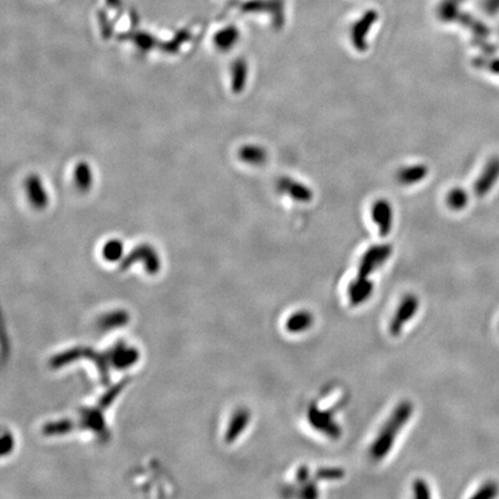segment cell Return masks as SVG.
<instances>
[{"label": "cell", "instance_id": "14", "mask_svg": "<svg viewBox=\"0 0 499 499\" xmlns=\"http://www.w3.org/2000/svg\"><path fill=\"white\" fill-rule=\"evenodd\" d=\"M412 491H414V497L417 499L431 498L429 485L422 478L415 480L414 484H412Z\"/></svg>", "mask_w": 499, "mask_h": 499}, {"label": "cell", "instance_id": "18", "mask_svg": "<svg viewBox=\"0 0 499 499\" xmlns=\"http://www.w3.org/2000/svg\"><path fill=\"white\" fill-rule=\"evenodd\" d=\"M303 497L305 498H315L318 497V490H317V485L313 482H306L303 489Z\"/></svg>", "mask_w": 499, "mask_h": 499}, {"label": "cell", "instance_id": "10", "mask_svg": "<svg viewBox=\"0 0 499 499\" xmlns=\"http://www.w3.org/2000/svg\"><path fill=\"white\" fill-rule=\"evenodd\" d=\"M426 166H412L409 168L400 170L398 173V180L401 184H414L423 180L426 175Z\"/></svg>", "mask_w": 499, "mask_h": 499}, {"label": "cell", "instance_id": "6", "mask_svg": "<svg viewBox=\"0 0 499 499\" xmlns=\"http://www.w3.org/2000/svg\"><path fill=\"white\" fill-rule=\"evenodd\" d=\"M374 291V283L367 279H358L353 281L348 287V296L350 303L353 305L362 304L370 297Z\"/></svg>", "mask_w": 499, "mask_h": 499}, {"label": "cell", "instance_id": "15", "mask_svg": "<svg viewBox=\"0 0 499 499\" xmlns=\"http://www.w3.org/2000/svg\"><path fill=\"white\" fill-rule=\"evenodd\" d=\"M466 201H467L466 200V193H464V191L461 190L452 191V192L448 194V198H447V202H448L450 207L454 208V209H459V208L464 207Z\"/></svg>", "mask_w": 499, "mask_h": 499}, {"label": "cell", "instance_id": "13", "mask_svg": "<svg viewBox=\"0 0 499 499\" xmlns=\"http://www.w3.org/2000/svg\"><path fill=\"white\" fill-rule=\"evenodd\" d=\"M343 476H344V471L341 468H320V469L315 471V478L317 480H329V481H332V480H340Z\"/></svg>", "mask_w": 499, "mask_h": 499}, {"label": "cell", "instance_id": "1", "mask_svg": "<svg viewBox=\"0 0 499 499\" xmlns=\"http://www.w3.org/2000/svg\"><path fill=\"white\" fill-rule=\"evenodd\" d=\"M412 410H414V405L412 402L403 401L396 405L394 412H392L391 417L386 422L384 428L381 429L371 446V457H374V460H381L383 457L387 455L388 452L394 445L395 438H396L399 431L410 419Z\"/></svg>", "mask_w": 499, "mask_h": 499}, {"label": "cell", "instance_id": "17", "mask_svg": "<svg viewBox=\"0 0 499 499\" xmlns=\"http://www.w3.org/2000/svg\"><path fill=\"white\" fill-rule=\"evenodd\" d=\"M76 176H78L76 177V180H78V184H79L80 186L83 187V189L89 186L91 177H90V171L88 166H86V164L79 166V168L76 170Z\"/></svg>", "mask_w": 499, "mask_h": 499}, {"label": "cell", "instance_id": "16", "mask_svg": "<svg viewBox=\"0 0 499 499\" xmlns=\"http://www.w3.org/2000/svg\"><path fill=\"white\" fill-rule=\"evenodd\" d=\"M121 252H123V245L117 240L107 243L104 247V256L107 260H117L118 256H121Z\"/></svg>", "mask_w": 499, "mask_h": 499}, {"label": "cell", "instance_id": "3", "mask_svg": "<svg viewBox=\"0 0 499 499\" xmlns=\"http://www.w3.org/2000/svg\"><path fill=\"white\" fill-rule=\"evenodd\" d=\"M419 298L416 297L415 295H407L402 299L398 310L395 312L394 317L392 319L391 325H389V332L392 335L399 336L401 334L405 322H408L415 315L416 312L419 310Z\"/></svg>", "mask_w": 499, "mask_h": 499}, {"label": "cell", "instance_id": "11", "mask_svg": "<svg viewBox=\"0 0 499 499\" xmlns=\"http://www.w3.org/2000/svg\"><path fill=\"white\" fill-rule=\"evenodd\" d=\"M27 191L30 195V200L34 202L36 206H43L46 200V194H45L44 189L38 178H30L27 182Z\"/></svg>", "mask_w": 499, "mask_h": 499}, {"label": "cell", "instance_id": "2", "mask_svg": "<svg viewBox=\"0 0 499 499\" xmlns=\"http://www.w3.org/2000/svg\"><path fill=\"white\" fill-rule=\"evenodd\" d=\"M308 421L311 423V426L315 429L325 433L326 436L333 439H338L341 437L342 430L340 428L339 424L334 421L332 412L327 410H320L315 405H311V408L308 409Z\"/></svg>", "mask_w": 499, "mask_h": 499}, {"label": "cell", "instance_id": "4", "mask_svg": "<svg viewBox=\"0 0 499 499\" xmlns=\"http://www.w3.org/2000/svg\"><path fill=\"white\" fill-rule=\"evenodd\" d=\"M392 247L389 245H377L367 250L360 261L358 268V279H367V277L374 272L378 266L383 263L391 256Z\"/></svg>", "mask_w": 499, "mask_h": 499}, {"label": "cell", "instance_id": "8", "mask_svg": "<svg viewBox=\"0 0 499 499\" xmlns=\"http://www.w3.org/2000/svg\"><path fill=\"white\" fill-rule=\"evenodd\" d=\"M250 419H251V416L246 409L237 410L232 417V421L230 422L228 431H227V440L234 441L239 436V433H242L243 430L245 429Z\"/></svg>", "mask_w": 499, "mask_h": 499}, {"label": "cell", "instance_id": "7", "mask_svg": "<svg viewBox=\"0 0 499 499\" xmlns=\"http://www.w3.org/2000/svg\"><path fill=\"white\" fill-rule=\"evenodd\" d=\"M313 320L315 318L311 312L298 311L288 318L286 329L290 333L304 332L313 325Z\"/></svg>", "mask_w": 499, "mask_h": 499}, {"label": "cell", "instance_id": "19", "mask_svg": "<svg viewBox=\"0 0 499 499\" xmlns=\"http://www.w3.org/2000/svg\"><path fill=\"white\" fill-rule=\"evenodd\" d=\"M308 476H310V473H308V467H305V466H303V467H301L299 468V469H298V482H301V483H306V482L308 481Z\"/></svg>", "mask_w": 499, "mask_h": 499}, {"label": "cell", "instance_id": "5", "mask_svg": "<svg viewBox=\"0 0 499 499\" xmlns=\"http://www.w3.org/2000/svg\"><path fill=\"white\" fill-rule=\"evenodd\" d=\"M372 218L376 225L379 228L381 236H386L389 234L392 228V208L387 201L379 200L374 204L372 208Z\"/></svg>", "mask_w": 499, "mask_h": 499}, {"label": "cell", "instance_id": "9", "mask_svg": "<svg viewBox=\"0 0 499 499\" xmlns=\"http://www.w3.org/2000/svg\"><path fill=\"white\" fill-rule=\"evenodd\" d=\"M280 186L295 200L308 201L312 198L311 191L308 190V187L299 183H295L292 180H284Z\"/></svg>", "mask_w": 499, "mask_h": 499}, {"label": "cell", "instance_id": "12", "mask_svg": "<svg viewBox=\"0 0 499 499\" xmlns=\"http://www.w3.org/2000/svg\"><path fill=\"white\" fill-rule=\"evenodd\" d=\"M240 157L247 163L260 164L266 159V152L256 146H247L242 149Z\"/></svg>", "mask_w": 499, "mask_h": 499}, {"label": "cell", "instance_id": "20", "mask_svg": "<svg viewBox=\"0 0 499 499\" xmlns=\"http://www.w3.org/2000/svg\"><path fill=\"white\" fill-rule=\"evenodd\" d=\"M484 6L489 13H493L496 10H498L497 8L499 7V0H487Z\"/></svg>", "mask_w": 499, "mask_h": 499}]
</instances>
